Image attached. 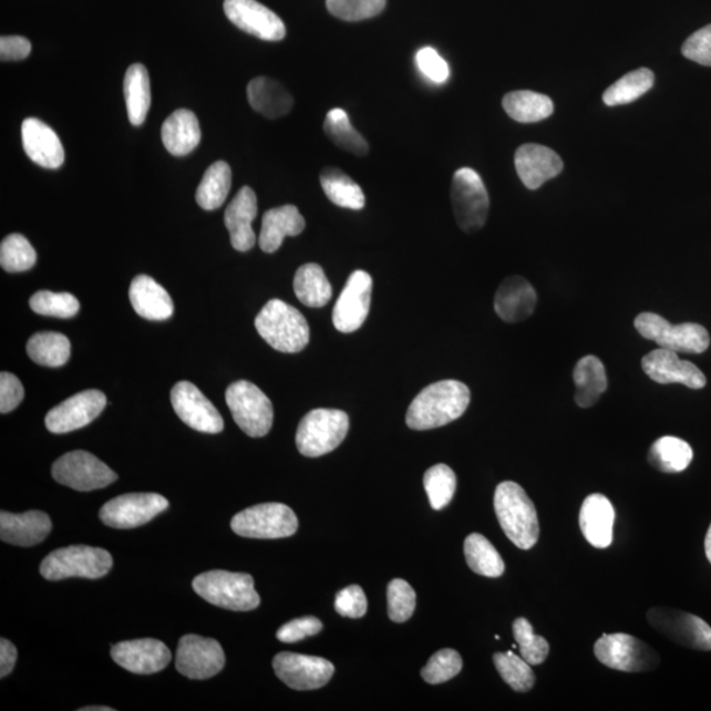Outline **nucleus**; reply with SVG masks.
<instances>
[{"instance_id": "e433bc0d", "label": "nucleus", "mask_w": 711, "mask_h": 711, "mask_svg": "<svg viewBox=\"0 0 711 711\" xmlns=\"http://www.w3.org/2000/svg\"><path fill=\"white\" fill-rule=\"evenodd\" d=\"M322 189L333 205L350 210H362L365 207V194L354 181L338 167H326L320 173Z\"/></svg>"}, {"instance_id": "9b49d317", "label": "nucleus", "mask_w": 711, "mask_h": 711, "mask_svg": "<svg viewBox=\"0 0 711 711\" xmlns=\"http://www.w3.org/2000/svg\"><path fill=\"white\" fill-rule=\"evenodd\" d=\"M231 528L243 538L281 539L297 533L298 518L284 504H261L236 514Z\"/></svg>"}, {"instance_id": "58836bf2", "label": "nucleus", "mask_w": 711, "mask_h": 711, "mask_svg": "<svg viewBox=\"0 0 711 711\" xmlns=\"http://www.w3.org/2000/svg\"><path fill=\"white\" fill-rule=\"evenodd\" d=\"M71 341L59 332L34 333L27 343V353L39 365L64 367L71 359Z\"/></svg>"}, {"instance_id": "2f4dec72", "label": "nucleus", "mask_w": 711, "mask_h": 711, "mask_svg": "<svg viewBox=\"0 0 711 711\" xmlns=\"http://www.w3.org/2000/svg\"><path fill=\"white\" fill-rule=\"evenodd\" d=\"M248 102L257 113L268 118L281 117L290 113L295 100L280 82L257 76L247 87Z\"/></svg>"}, {"instance_id": "6e6d98bb", "label": "nucleus", "mask_w": 711, "mask_h": 711, "mask_svg": "<svg viewBox=\"0 0 711 711\" xmlns=\"http://www.w3.org/2000/svg\"><path fill=\"white\" fill-rule=\"evenodd\" d=\"M416 65L420 71L435 83H444L450 79V66L434 48L424 47L416 53Z\"/></svg>"}, {"instance_id": "a878e982", "label": "nucleus", "mask_w": 711, "mask_h": 711, "mask_svg": "<svg viewBox=\"0 0 711 711\" xmlns=\"http://www.w3.org/2000/svg\"><path fill=\"white\" fill-rule=\"evenodd\" d=\"M538 296L525 278L513 276L499 285L494 298V310L507 323H519L532 317Z\"/></svg>"}, {"instance_id": "ddd939ff", "label": "nucleus", "mask_w": 711, "mask_h": 711, "mask_svg": "<svg viewBox=\"0 0 711 711\" xmlns=\"http://www.w3.org/2000/svg\"><path fill=\"white\" fill-rule=\"evenodd\" d=\"M647 618L655 630L673 643L711 651V627L700 617L676 609L653 608L648 610Z\"/></svg>"}, {"instance_id": "f257e3e1", "label": "nucleus", "mask_w": 711, "mask_h": 711, "mask_svg": "<svg viewBox=\"0 0 711 711\" xmlns=\"http://www.w3.org/2000/svg\"><path fill=\"white\" fill-rule=\"evenodd\" d=\"M471 403V392L465 383L444 380L424 388L411 402L406 423L411 430L426 431L443 427L458 420Z\"/></svg>"}, {"instance_id": "4c0bfd02", "label": "nucleus", "mask_w": 711, "mask_h": 711, "mask_svg": "<svg viewBox=\"0 0 711 711\" xmlns=\"http://www.w3.org/2000/svg\"><path fill=\"white\" fill-rule=\"evenodd\" d=\"M693 460V450L682 439L664 436L658 439L648 452V462L663 473L684 472Z\"/></svg>"}, {"instance_id": "9d476101", "label": "nucleus", "mask_w": 711, "mask_h": 711, "mask_svg": "<svg viewBox=\"0 0 711 711\" xmlns=\"http://www.w3.org/2000/svg\"><path fill=\"white\" fill-rule=\"evenodd\" d=\"M595 653L599 663L627 673L650 672L660 664L658 652L629 633H605L596 641Z\"/></svg>"}, {"instance_id": "473e14b6", "label": "nucleus", "mask_w": 711, "mask_h": 711, "mask_svg": "<svg viewBox=\"0 0 711 711\" xmlns=\"http://www.w3.org/2000/svg\"><path fill=\"white\" fill-rule=\"evenodd\" d=\"M574 380L576 385L575 401L583 409L596 404L599 396L608 389V375H606L602 361L592 354L585 356L577 362Z\"/></svg>"}, {"instance_id": "0eeeda50", "label": "nucleus", "mask_w": 711, "mask_h": 711, "mask_svg": "<svg viewBox=\"0 0 711 711\" xmlns=\"http://www.w3.org/2000/svg\"><path fill=\"white\" fill-rule=\"evenodd\" d=\"M637 331L660 348L678 353H703L710 346V334L705 327L697 323L671 324L653 312H641L636 318Z\"/></svg>"}, {"instance_id": "7c9ffc66", "label": "nucleus", "mask_w": 711, "mask_h": 711, "mask_svg": "<svg viewBox=\"0 0 711 711\" xmlns=\"http://www.w3.org/2000/svg\"><path fill=\"white\" fill-rule=\"evenodd\" d=\"M198 117L193 111L179 109L166 118L162 128V138L167 152L173 156L189 155L200 143Z\"/></svg>"}, {"instance_id": "20e7f679", "label": "nucleus", "mask_w": 711, "mask_h": 711, "mask_svg": "<svg viewBox=\"0 0 711 711\" xmlns=\"http://www.w3.org/2000/svg\"><path fill=\"white\" fill-rule=\"evenodd\" d=\"M193 589L218 608L250 611L259 608L261 599L255 589L254 577L227 570L205 571L194 578Z\"/></svg>"}, {"instance_id": "bf43d9fd", "label": "nucleus", "mask_w": 711, "mask_h": 711, "mask_svg": "<svg viewBox=\"0 0 711 711\" xmlns=\"http://www.w3.org/2000/svg\"><path fill=\"white\" fill-rule=\"evenodd\" d=\"M31 43L22 37H3L0 39V58L2 61L24 60L31 53Z\"/></svg>"}, {"instance_id": "b1692460", "label": "nucleus", "mask_w": 711, "mask_h": 711, "mask_svg": "<svg viewBox=\"0 0 711 711\" xmlns=\"http://www.w3.org/2000/svg\"><path fill=\"white\" fill-rule=\"evenodd\" d=\"M23 148L34 164L59 169L65 162V151L55 132L39 118L28 117L22 125Z\"/></svg>"}, {"instance_id": "a18cd8bd", "label": "nucleus", "mask_w": 711, "mask_h": 711, "mask_svg": "<svg viewBox=\"0 0 711 711\" xmlns=\"http://www.w3.org/2000/svg\"><path fill=\"white\" fill-rule=\"evenodd\" d=\"M38 261L37 250L27 237L20 234H12L6 237L0 244V265L10 274H19L34 267Z\"/></svg>"}, {"instance_id": "49530a36", "label": "nucleus", "mask_w": 711, "mask_h": 711, "mask_svg": "<svg viewBox=\"0 0 711 711\" xmlns=\"http://www.w3.org/2000/svg\"><path fill=\"white\" fill-rule=\"evenodd\" d=\"M424 490L427 492L431 507L442 511L450 505L455 496L457 480L456 474L449 465L437 464L432 466L423 478Z\"/></svg>"}, {"instance_id": "bb28decb", "label": "nucleus", "mask_w": 711, "mask_h": 711, "mask_svg": "<svg viewBox=\"0 0 711 711\" xmlns=\"http://www.w3.org/2000/svg\"><path fill=\"white\" fill-rule=\"evenodd\" d=\"M51 529L52 521L43 512L0 513V538L12 546H37L45 540Z\"/></svg>"}, {"instance_id": "1a4fd4ad", "label": "nucleus", "mask_w": 711, "mask_h": 711, "mask_svg": "<svg viewBox=\"0 0 711 711\" xmlns=\"http://www.w3.org/2000/svg\"><path fill=\"white\" fill-rule=\"evenodd\" d=\"M451 200L457 225L464 233L474 234L485 226L491 200L484 181L476 171L462 167L455 173Z\"/></svg>"}, {"instance_id": "13d9d810", "label": "nucleus", "mask_w": 711, "mask_h": 711, "mask_svg": "<svg viewBox=\"0 0 711 711\" xmlns=\"http://www.w3.org/2000/svg\"><path fill=\"white\" fill-rule=\"evenodd\" d=\"M23 399L24 388L17 375L9 372L0 374V413H11Z\"/></svg>"}, {"instance_id": "6e6552de", "label": "nucleus", "mask_w": 711, "mask_h": 711, "mask_svg": "<svg viewBox=\"0 0 711 711\" xmlns=\"http://www.w3.org/2000/svg\"><path fill=\"white\" fill-rule=\"evenodd\" d=\"M226 402L234 421L250 437L268 435L274 426V404L255 383L241 380L227 388Z\"/></svg>"}, {"instance_id": "864d4df0", "label": "nucleus", "mask_w": 711, "mask_h": 711, "mask_svg": "<svg viewBox=\"0 0 711 711\" xmlns=\"http://www.w3.org/2000/svg\"><path fill=\"white\" fill-rule=\"evenodd\" d=\"M334 609L341 617L353 619L364 617L368 610L364 590L359 585H351V587L340 590L334 599Z\"/></svg>"}, {"instance_id": "5701e85b", "label": "nucleus", "mask_w": 711, "mask_h": 711, "mask_svg": "<svg viewBox=\"0 0 711 711\" xmlns=\"http://www.w3.org/2000/svg\"><path fill=\"white\" fill-rule=\"evenodd\" d=\"M514 162L523 185L529 190L539 189L547 181L559 176L564 167L561 157L540 144L519 146Z\"/></svg>"}, {"instance_id": "393cba45", "label": "nucleus", "mask_w": 711, "mask_h": 711, "mask_svg": "<svg viewBox=\"0 0 711 711\" xmlns=\"http://www.w3.org/2000/svg\"><path fill=\"white\" fill-rule=\"evenodd\" d=\"M257 197L249 186L241 187L225 213V225L231 237L233 247L239 253H248L256 244L253 221L257 216Z\"/></svg>"}, {"instance_id": "f03ea898", "label": "nucleus", "mask_w": 711, "mask_h": 711, "mask_svg": "<svg viewBox=\"0 0 711 711\" xmlns=\"http://www.w3.org/2000/svg\"><path fill=\"white\" fill-rule=\"evenodd\" d=\"M494 511L502 529L515 546L528 550L538 543V513L521 485L513 481L501 483L494 493Z\"/></svg>"}, {"instance_id": "603ef678", "label": "nucleus", "mask_w": 711, "mask_h": 711, "mask_svg": "<svg viewBox=\"0 0 711 711\" xmlns=\"http://www.w3.org/2000/svg\"><path fill=\"white\" fill-rule=\"evenodd\" d=\"M326 3L331 16L346 22L378 17L387 7V0H326Z\"/></svg>"}, {"instance_id": "6ab92c4d", "label": "nucleus", "mask_w": 711, "mask_h": 711, "mask_svg": "<svg viewBox=\"0 0 711 711\" xmlns=\"http://www.w3.org/2000/svg\"><path fill=\"white\" fill-rule=\"evenodd\" d=\"M106 404V395L101 390H85L49 411L45 426L52 434H68L86 427L102 414Z\"/></svg>"}, {"instance_id": "cd10ccee", "label": "nucleus", "mask_w": 711, "mask_h": 711, "mask_svg": "<svg viewBox=\"0 0 711 711\" xmlns=\"http://www.w3.org/2000/svg\"><path fill=\"white\" fill-rule=\"evenodd\" d=\"M615 519V507L604 494H590L585 498L580 512V528L592 547L604 549L611 546Z\"/></svg>"}, {"instance_id": "09e8293b", "label": "nucleus", "mask_w": 711, "mask_h": 711, "mask_svg": "<svg viewBox=\"0 0 711 711\" xmlns=\"http://www.w3.org/2000/svg\"><path fill=\"white\" fill-rule=\"evenodd\" d=\"M514 638L519 646L521 657L529 666L545 663L549 653L548 641L534 632L532 624L526 618H518L513 624Z\"/></svg>"}, {"instance_id": "c756f323", "label": "nucleus", "mask_w": 711, "mask_h": 711, "mask_svg": "<svg viewBox=\"0 0 711 711\" xmlns=\"http://www.w3.org/2000/svg\"><path fill=\"white\" fill-rule=\"evenodd\" d=\"M305 227V218L296 206L271 208L262 216L260 248L265 254H275L281 248L286 236L301 235Z\"/></svg>"}, {"instance_id": "4d7b16f0", "label": "nucleus", "mask_w": 711, "mask_h": 711, "mask_svg": "<svg viewBox=\"0 0 711 711\" xmlns=\"http://www.w3.org/2000/svg\"><path fill=\"white\" fill-rule=\"evenodd\" d=\"M681 53L697 64L711 68V24L689 37L681 48Z\"/></svg>"}, {"instance_id": "39448f33", "label": "nucleus", "mask_w": 711, "mask_h": 711, "mask_svg": "<svg viewBox=\"0 0 711 711\" xmlns=\"http://www.w3.org/2000/svg\"><path fill=\"white\" fill-rule=\"evenodd\" d=\"M350 418L337 409H317L303 416L297 430V449L306 457H319L343 443Z\"/></svg>"}, {"instance_id": "de8ad7c7", "label": "nucleus", "mask_w": 711, "mask_h": 711, "mask_svg": "<svg viewBox=\"0 0 711 711\" xmlns=\"http://www.w3.org/2000/svg\"><path fill=\"white\" fill-rule=\"evenodd\" d=\"M30 308L39 316L69 319L79 313L81 305L71 292L41 290L31 297Z\"/></svg>"}, {"instance_id": "2eb2a0df", "label": "nucleus", "mask_w": 711, "mask_h": 711, "mask_svg": "<svg viewBox=\"0 0 711 711\" xmlns=\"http://www.w3.org/2000/svg\"><path fill=\"white\" fill-rule=\"evenodd\" d=\"M372 277L364 270H354L348 278L332 311L334 329L343 333L358 331L371 310Z\"/></svg>"}, {"instance_id": "ea45409f", "label": "nucleus", "mask_w": 711, "mask_h": 711, "mask_svg": "<svg viewBox=\"0 0 711 711\" xmlns=\"http://www.w3.org/2000/svg\"><path fill=\"white\" fill-rule=\"evenodd\" d=\"M233 172L225 162L214 163L204 174L195 199L206 212L216 210L225 204L231 190Z\"/></svg>"}, {"instance_id": "3c124183", "label": "nucleus", "mask_w": 711, "mask_h": 711, "mask_svg": "<svg viewBox=\"0 0 711 711\" xmlns=\"http://www.w3.org/2000/svg\"><path fill=\"white\" fill-rule=\"evenodd\" d=\"M416 595L413 587L402 578H394L388 587V615L396 624L406 622L413 617Z\"/></svg>"}, {"instance_id": "5fc2aeb1", "label": "nucleus", "mask_w": 711, "mask_h": 711, "mask_svg": "<svg viewBox=\"0 0 711 711\" xmlns=\"http://www.w3.org/2000/svg\"><path fill=\"white\" fill-rule=\"evenodd\" d=\"M323 624L317 617H302L290 620L277 631V639L282 643H297L306 638L318 636Z\"/></svg>"}, {"instance_id": "8fccbe9b", "label": "nucleus", "mask_w": 711, "mask_h": 711, "mask_svg": "<svg viewBox=\"0 0 711 711\" xmlns=\"http://www.w3.org/2000/svg\"><path fill=\"white\" fill-rule=\"evenodd\" d=\"M463 659L460 653L451 648L437 651L422 669V678L431 686L443 684L462 672Z\"/></svg>"}, {"instance_id": "c9c22d12", "label": "nucleus", "mask_w": 711, "mask_h": 711, "mask_svg": "<svg viewBox=\"0 0 711 711\" xmlns=\"http://www.w3.org/2000/svg\"><path fill=\"white\" fill-rule=\"evenodd\" d=\"M506 114L519 123H538L554 114L549 96L529 90H518L505 95L502 101Z\"/></svg>"}, {"instance_id": "a211bd4d", "label": "nucleus", "mask_w": 711, "mask_h": 711, "mask_svg": "<svg viewBox=\"0 0 711 711\" xmlns=\"http://www.w3.org/2000/svg\"><path fill=\"white\" fill-rule=\"evenodd\" d=\"M277 678L291 689L316 690L329 684L334 673L331 661L295 652H281L274 659Z\"/></svg>"}, {"instance_id": "4468645a", "label": "nucleus", "mask_w": 711, "mask_h": 711, "mask_svg": "<svg viewBox=\"0 0 711 711\" xmlns=\"http://www.w3.org/2000/svg\"><path fill=\"white\" fill-rule=\"evenodd\" d=\"M169 507V502L156 493L123 494L104 504L100 517L104 525L113 528H135L146 525Z\"/></svg>"}, {"instance_id": "7ed1b4c3", "label": "nucleus", "mask_w": 711, "mask_h": 711, "mask_svg": "<svg viewBox=\"0 0 711 711\" xmlns=\"http://www.w3.org/2000/svg\"><path fill=\"white\" fill-rule=\"evenodd\" d=\"M255 326L260 337L278 352H301L310 341L308 320L281 299H271L265 305Z\"/></svg>"}, {"instance_id": "412c9836", "label": "nucleus", "mask_w": 711, "mask_h": 711, "mask_svg": "<svg viewBox=\"0 0 711 711\" xmlns=\"http://www.w3.org/2000/svg\"><path fill=\"white\" fill-rule=\"evenodd\" d=\"M111 658L132 673L153 674L171 663L172 652L157 639H136L115 645L111 648Z\"/></svg>"}, {"instance_id": "f3484780", "label": "nucleus", "mask_w": 711, "mask_h": 711, "mask_svg": "<svg viewBox=\"0 0 711 711\" xmlns=\"http://www.w3.org/2000/svg\"><path fill=\"white\" fill-rule=\"evenodd\" d=\"M174 411L187 426L206 434H219L225 421L213 402L192 382L181 381L171 393Z\"/></svg>"}, {"instance_id": "680f3d73", "label": "nucleus", "mask_w": 711, "mask_h": 711, "mask_svg": "<svg viewBox=\"0 0 711 711\" xmlns=\"http://www.w3.org/2000/svg\"><path fill=\"white\" fill-rule=\"evenodd\" d=\"M705 554H707L708 560L711 564V525L708 529V534L705 538Z\"/></svg>"}, {"instance_id": "c85d7f7f", "label": "nucleus", "mask_w": 711, "mask_h": 711, "mask_svg": "<svg viewBox=\"0 0 711 711\" xmlns=\"http://www.w3.org/2000/svg\"><path fill=\"white\" fill-rule=\"evenodd\" d=\"M130 301L137 316L163 322L174 312L173 299L162 285L150 276H137L130 286Z\"/></svg>"}, {"instance_id": "423d86ee", "label": "nucleus", "mask_w": 711, "mask_h": 711, "mask_svg": "<svg viewBox=\"0 0 711 711\" xmlns=\"http://www.w3.org/2000/svg\"><path fill=\"white\" fill-rule=\"evenodd\" d=\"M113 556L106 549L89 546H71L53 550L40 566V574L49 581L82 577L95 580L106 576L113 568Z\"/></svg>"}, {"instance_id": "f704fd0d", "label": "nucleus", "mask_w": 711, "mask_h": 711, "mask_svg": "<svg viewBox=\"0 0 711 711\" xmlns=\"http://www.w3.org/2000/svg\"><path fill=\"white\" fill-rule=\"evenodd\" d=\"M296 296L308 308H323L331 301L332 286L318 264H305L295 277Z\"/></svg>"}, {"instance_id": "052dcab7", "label": "nucleus", "mask_w": 711, "mask_h": 711, "mask_svg": "<svg viewBox=\"0 0 711 711\" xmlns=\"http://www.w3.org/2000/svg\"><path fill=\"white\" fill-rule=\"evenodd\" d=\"M18 660L17 647L10 640H0V678L4 679L16 668Z\"/></svg>"}, {"instance_id": "dca6fc26", "label": "nucleus", "mask_w": 711, "mask_h": 711, "mask_svg": "<svg viewBox=\"0 0 711 711\" xmlns=\"http://www.w3.org/2000/svg\"><path fill=\"white\" fill-rule=\"evenodd\" d=\"M226 664L225 651L219 641L199 636L181 638L176 667L181 674L192 680L212 679Z\"/></svg>"}, {"instance_id": "37998d69", "label": "nucleus", "mask_w": 711, "mask_h": 711, "mask_svg": "<svg viewBox=\"0 0 711 711\" xmlns=\"http://www.w3.org/2000/svg\"><path fill=\"white\" fill-rule=\"evenodd\" d=\"M326 135L339 148L356 156H367L369 146L364 137L352 127L344 110L332 109L326 116L323 125Z\"/></svg>"}, {"instance_id": "72a5a7b5", "label": "nucleus", "mask_w": 711, "mask_h": 711, "mask_svg": "<svg viewBox=\"0 0 711 711\" xmlns=\"http://www.w3.org/2000/svg\"><path fill=\"white\" fill-rule=\"evenodd\" d=\"M124 97L131 124L135 127L144 124L152 102L150 74L144 65L128 68L124 75Z\"/></svg>"}, {"instance_id": "aec40b11", "label": "nucleus", "mask_w": 711, "mask_h": 711, "mask_svg": "<svg viewBox=\"0 0 711 711\" xmlns=\"http://www.w3.org/2000/svg\"><path fill=\"white\" fill-rule=\"evenodd\" d=\"M225 12L241 31L267 41H280L286 28L280 17L257 0H225Z\"/></svg>"}, {"instance_id": "c03bdc74", "label": "nucleus", "mask_w": 711, "mask_h": 711, "mask_svg": "<svg viewBox=\"0 0 711 711\" xmlns=\"http://www.w3.org/2000/svg\"><path fill=\"white\" fill-rule=\"evenodd\" d=\"M496 666L502 680L515 692L526 693L535 684V674L525 659L512 651L494 653Z\"/></svg>"}, {"instance_id": "f8f14e48", "label": "nucleus", "mask_w": 711, "mask_h": 711, "mask_svg": "<svg viewBox=\"0 0 711 711\" xmlns=\"http://www.w3.org/2000/svg\"><path fill=\"white\" fill-rule=\"evenodd\" d=\"M52 476L59 484L79 492L103 490L117 480V474L86 451L65 453L55 460Z\"/></svg>"}, {"instance_id": "e2e57ef3", "label": "nucleus", "mask_w": 711, "mask_h": 711, "mask_svg": "<svg viewBox=\"0 0 711 711\" xmlns=\"http://www.w3.org/2000/svg\"><path fill=\"white\" fill-rule=\"evenodd\" d=\"M115 709L113 708H107V707H87V708H82L81 711H114Z\"/></svg>"}, {"instance_id": "a19ab883", "label": "nucleus", "mask_w": 711, "mask_h": 711, "mask_svg": "<svg viewBox=\"0 0 711 711\" xmlns=\"http://www.w3.org/2000/svg\"><path fill=\"white\" fill-rule=\"evenodd\" d=\"M466 564L474 574L497 578L505 574V563L498 550L481 534H471L464 543Z\"/></svg>"}, {"instance_id": "4be33fe9", "label": "nucleus", "mask_w": 711, "mask_h": 711, "mask_svg": "<svg viewBox=\"0 0 711 711\" xmlns=\"http://www.w3.org/2000/svg\"><path fill=\"white\" fill-rule=\"evenodd\" d=\"M641 368L652 381L658 383H682L689 389H703L708 380L693 362L680 360L678 352L659 348L645 356Z\"/></svg>"}, {"instance_id": "79ce46f5", "label": "nucleus", "mask_w": 711, "mask_h": 711, "mask_svg": "<svg viewBox=\"0 0 711 711\" xmlns=\"http://www.w3.org/2000/svg\"><path fill=\"white\" fill-rule=\"evenodd\" d=\"M655 74L650 69L640 68L627 73L604 93L606 106H622L639 100L653 87Z\"/></svg>"}]
</instances>
